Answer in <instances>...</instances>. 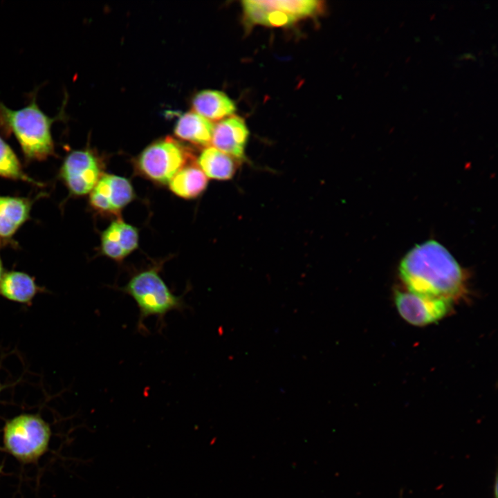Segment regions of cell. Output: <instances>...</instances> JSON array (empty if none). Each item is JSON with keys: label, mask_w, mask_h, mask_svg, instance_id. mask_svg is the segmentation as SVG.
<instances>
[{"label": "cell", "mask_w": 498, "mask_h": 498, "mask_svg": "<svg viewBox=\"0 0 498 498\" xmlns=\"http://www.w3.org/2000/svg\"><path fill=\"white\" fill-rule=\"evenodd\" d=\"M400 275L409 291L452 302L465 293V276L459 264L437 241L416 246L400 261Z\"/></svg>", "instance_id": "1"}, {"label": "cell", "mask_w": 498, "mask_h": 498, "mask_svg": "<svg viewBox=\"0 0 498 498\" xmlns=\"http://www.w3.org/2000/svg\"><path fill=\"white\" fill-rule=\"evenodd\" d=\"M57 119L39 109L35 95L28 105L17 110L0 102V131L5 136L12 134L28 160H43L55 154L50 129Z\"/></svg>", "instance_id": "2"}, {"label": "cell", "mask_w": 498, "mask_h": 498, "mask_svg": "<svg viewBox=\"0 0 498 498\" xmlns=\"http://www.w3.org/2000/svg\"><path fill=\"white\" fill-rule=\"evenodd\" d=\"M162 264H155L135 273L127 283L118 289L135 301L139 311L137 328L147 333L146 320L156 317L160 327L165 324V316L172 311H183L187 308L183 296L173 293L160 275Z\"/></svg>", "instance_id": "3"}, {"label": "cell", "mask_w": 498, "mask_h": 498, "mask_svg": "<svg viewBox=\"0 0 498 498\" xmlns=\"http://www.w3.org/2000/svg\"><path fill=\"white\" fill-rule=\"evenodd\" d=\"M50 436L49 424L37 414L16 416L8 420L3 429L5 450L24 463L37 461L48 450Z\"/></svg>", "instance_id": "4"}, {"label": "cell", "mask_w": 498, "mask_h": 498, "mask_svg": "<svg viewBox=\"0 0 498 498\" xmlns=\"http://www.w3.org/2000/svg\"><path fill=\"white\" fill-rule=\"evenodd\" d=\"M191 163L193 157L190 151L177 140L166 138L145 148L136 158L134 168L140 176L155 184L165 185Z\"/></svg>", "instance_id": "5"}, {"label": "cell", "mask_w": 498, "mask_h": 498, "mask_svg": "<svg viewBox=\"0 0 498 498\" xmlns=\"http://www.w3.org/2000/svg\"><path fill=\"white\" fill-rule=\"evenodd\" d=\"M103 164L90 149L74 150L64 160L61 177L74 195L90 194L104 174Z\"/></svg>", "instance_id": "6"}, {"label": "cell", "mask_w": 498, "mask_h": 498, "mask_svg": "<svg viewBox=\"0 0 498 498\" xmlns=\"http://www.w3.org/2000/svg\"><path fill=\"white\" fill-rule=\"evenodd\" d=\"M136 197L130 181L123 176L104 173L89 195V204L105 216L120 217L121 211Z\"/></svg>", "instance_id": "7"}, {"label": "cell", "mask_w": 498, "mask_h": 498, "mask_svg": "<svg viewBox=\"0 0 498 498\" xmlns=\"http://www.w3.org/2000/svg\"><path fill=\"white\" fill-rule=\"evenodd\" d=\"M394 302L400 315L414 326H425L445 316L452 302L407 291L397 290Z\"/></svg>", "instance_id": "8"}, {"label": "cell", "mask_w": 498, "mask_h": 498, "mask_svg": "<svg viewBox=\"0 0 498 498\" xmlns=\"http://www.w3.org/2000/svg\"><path fill=\"white\" fill-rule=\"evenodd\" d=\"M139 245L138 229L121 217L115 219L102 232L100 250L105 257L122 261Z\"/></svg>", "instance_id": "9"}, {"label": "cell", "mask_w": 498, "mask_h": 498, "mask_svg": "<svg viewBox=\"0 0 498 498\" xmlns=\"http://www.w3.org/2000/svg\"><path fill=\"white\" fill-rule=\"evenodd\" d=\"M249 137V130L241 118L230 116L214 127L212 143L219 151L237 160H243Z\"/></svg>", "instance_id": "10"}, {"label": "cell", "mask_w": 498, "mask_h": 498, "mask_svg": "<svg viewBox=\"0 0 498 498\" xmlns=\"http://www.w3.org/2000/svg\"><path fill=\"white\" fill-rule=\"evenodd\" d=\"M242 7L248 24L284 27L297 21L277 8L273 0L243 1Z\"/></svg>", "instance_id": "11"}, {"label": "cell", "mask_w": 498, "mask_h": 498, "mask_svg": "<svg viewBox=\"0 0 498 498\" xmlns=\"http://www.w3.org/2000/svg\"><path fill=\"white\" fill-rule=\"evenodd\" d=\"M194 112L208 120H223L236 111V105L225 93L217 90H203L194 97Z\"/></svg>", "instance_id": "12"}, {"label": "cell", "mask_w": 498, "mask_h": 498, "mask_svg": "<svg viewBox=\"0 0 498 498\" xmlns=\"http://www.w3.org/2000/svg\"><path fill=\"white\" fill-rule=\"evenodd\" d=\"M213 124L194 111L182 115L174 127L175 135L187 142L208 147L212 142Z\"/></svg>", "instance_id": "13"}, {"label": "cell", "mask_w": 498, "mask_h": 498, "mask_svg": "<svg viewBox=\"0 0 498 498\" xmlns=\"http://www.w3.org/2000/svg\"><path fill=\"white\" fill-rule=\"evenodd\" d=\"M208 177L197 166L191 163L181 169L169 183V188L175 195L184 199H194L207 188Z\"/></svg>", "instance_id": "14"}, {"label": "cell", "mask_w": 498, "mask_h": 498, "mask_svg": "<svg viewBox=\"0 0 498 498\" xmlns=\"http://www.w3.org/2000/svg\"><path fill=\"white\" fill-rule=\"evenodd\" d=\"M237 161L213 146H208L200 153L196 163L208 178L225 181L234 176Z\"/></svg>", "instance_id": "15"}, {"label": "cell", "mask_w": 498, "mask_h": 498, "mask_svg": "<svg viewBox=\"0 0 498 498\" xmlns=\"http://www.w3.org/2000/svg\"><path fill=\"white\" fill-rule=\"evenodd\" d=\"M39 289L35 279L22 272L6 273L0 281V295L10 301L20 304L31 303Z\"/></svg>", "instance_id": "16"}, {"label": "cell", "mask_w": 498, "mask_h": 498, "mask_svg": "<svg viewBox=\"0 0 498 498\" xmlns=\"http://www.w3.org/2000/svg\"><path fill=\"white\" fill-rule=\"evenodd\" d=\"M30 210L28 200L0 196V237L8 238L28 219Z\"/></svg>", "instance_id": "17"}, {"label": "cell", "mask_w": 498, "mask_h": 498, "mask_svg": "<svg viewBox=\"0 0 498 498\" xmlns=\"http://www.w3.org/2000/svg\"><path fill=\"white\" fill-rule=\"evenodd\" d=\"M0 176L35 183L23 172L20 162L14 151L1 137Z\"/></svg>", "instance_id": "18"}, {"label": "cell", "mask_w": 498, "mask_h": 498, "mask_svg": "<svg viewBox=\"0 0 498 498\" xmlns=\"http://www.w3.org/2000/svg\"><path fill=\"white\" fill-rule=\"evenodd\" d=\"M3 275V266H2L1 261V259H0V281H1Z\"/></svg>", "instance_id": "19"}, {"label": "cell", "mask_w": 498, "mask_h": 498, "mask_svg": "<svg viewBox=\"0 0 498 498\" xmlns=\"http://www.w3.org/2000/svg\"><path fill=\"white\" fill-rule=\"evenodd\" d=\"M2 388H3V387H2V385H1V382H0V393H1V391Z\"/></svg>", "instance_id": "20"}]
</instances>
